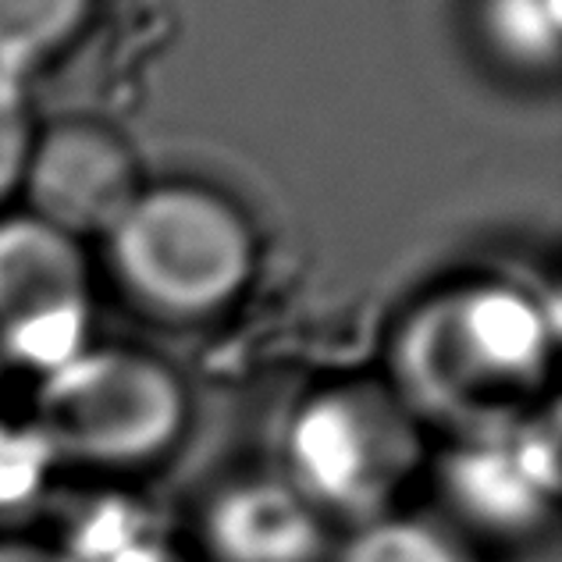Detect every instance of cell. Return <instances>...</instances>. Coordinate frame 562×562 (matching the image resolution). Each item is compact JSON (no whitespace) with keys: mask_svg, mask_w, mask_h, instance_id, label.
I'll return each mask as SVG.
<instances>
[{"mask_svg":"<svg viewBox=\"0 0 562 562\" xmlns=\"http://www.w3.org/2000/svg\"><path fill=\"white\" fill-rule=\"evenodd\" d=\"M168 562H200V559L189 552V544H179V549L168 555Z\"/></svg>","mask_w":562,"mask_h":562,"instance_id":"cell-16","label":"cell"},{"mask_svg":"<svg viewBox=\"0 0 562 562\" xmlns=\"http://www.w3.org/2000/svg\"><path fill=\"white\" fill-rule=\"evenodd\" d=\"M29 420L61 470H82L100 484H132L182 446L189 392L150 352L86 346L40 378Z\"/></svg>","mask_w":562,"mask_h":562,"instance_id":"cell-3","label":"cell"},{"mask_svg":"<svg viewBox=\"0 0 562 562\" xmlns=\"http://www.w3.org/2000/svg\"><path fill=\"white\" fill-rule=\"evenodd\" d=\"M33 143L36 132L33 114H29L25 86L19 79L0 76V203L22 186Z\"/></svg>","mask_w":562,"mask_h":562,"instance_id":"cell-14","label":"cell"},{"mask_svg":"<svg viewBox=\"0 0 562 562\" xmlns=\"http://www.w3.org/2000/svg\"><path fill=\"white\" fill-rule=\"evenodd\" d=\"M90 310L79 239L33 214L0 221V363L57 371L90 346Z\"/></svg>","mask_w":562,"mask_h":562,"instance_id":"cell-6","label":"cell"},{"mask_svg":"<svg viewBox=\"0 0 562 562\" xmlns=\"http://www.w3.org/2000/svg\"><path fill=\"white\" fill-rule=\"evenodd\" d=\"M108 239L122 285L171 317L214 314L254 274L243 214L196 186L143 189Z\"/></svg>","mask_w":562,"mask_h":562,"instance_id":"cell-4","label":"cell"},{"mask_svg":"<svg viewBox=\"0 0 562 562\" xmlns=\"http://www.w3.org/2000/svg\"><path fill=\"white\" fill-rule=\"evenodd\" d=\"M93 0H0V76H25L65 50L90 19Z\"/></svg>","mask_w":562,"mask_h":562,"instance_id":"cell-11","label":"cell"},{"mask_svg":"<svg viewBox=\"0 0 562 562\" xmlns=\"http://www.w3.org/2000/svg\"><path fill=\"white\" fill-rule=\"evenodd\" d=\"M424 431L389 381H331L289 413L274 470L335 530H349L406 509L431 460Z\"/></svg>","mask_w":562,"mask_h":562,"instance_id":"cell-2","label":"cell"},{"mask_svg":"<svg viewBox=\"0 0 562 562\" xmlns=\"http://www.w3.org/2000/svg\"><path fill=\"white\" fill-rule=\"evenodd\" d=\"M61 463L33 420L0 417V520H22L54 498Z\"/></svg>","mask_w":562,"mask_h":562,"instance_id":"cell-12","label":"cell"},{"mask_svg":"<svg viewBox=\"0 0 562 562\" xmlns=\"http://www.w3.org/2000/svg\"><path fill=\"white\" fill-rule=\"evenodd\" d=\"M484 25L516 65H552L559 54V0H484Z\"/></svg>","mask_w":562,"mask_h":562,"instance_id":"cell-13","label":"cell"},{"mask_svg":"<svg viewBox=\"0 0 562 562\" xmlns=\"http://www.w3.org/2000/svg\"><path fill=\"white\" fill-rule=\"evenodd\" d=\"M555 324L513 285H467L424 303L395 338L392 389L424 427L481 431L541 409Z\"/></svg>","mask_w":562,"mask_h":562,"instance_id":"cell-1","label":"cell"},{"mask_svg":"<svg viewBox=\"0 0 562 562\" xmlns=\"http://www.w3.org/2000/svg\"><path fill=\"white\" fill-rule=\"evenodd\" d=\"M328 562H487V555L431 509H395L338 530Z\"/></svg>","mask_w":562,"mask_h":562,"instance_id":"cell-10","label":"cell"},{"mask_svg":"<svg viewBox=\"0 0 562 562\" xmlns=\"http://www.w3.org/2000/svg\"><path fill=\"white\" fill-rule=\"evenodd\" d=\"M338 530L278 470L228 473L192 516L200 562H328Z\"/></svg>","mask_w":562,"mask_h":562,"instance_id":"cell-7","label":"cell"},{"mask_svg":"<svg viewBox=\"0 0 562 562\" xmlns=\"http://www.w3.org/2000/svg\"><path fill=\"white\" fill-rule=\"evenodd\" d=\"M559 435L552 413H527L481 431L449 435L431 452L424 484L435 516L484 555L530 549L552 535L559 516Z\"/></svg>","mask_w":562,"mask_h":562,"instance_id":"cell-5","label":"cell"},{"mask_svg":"<svg viewBox=\"0 0 562 562\" xmlns=\"http://www.w3.org/2000/svg\"><path fill=\"white\" fill-rule=\"evenodd\" d=\"M50 544L61 562H168L182 541L136 484H100L65 509Z\"/></svg>","mask_w":562,"mask_h":562,"instance_id":"cell-9","label":"cell"},{"mask_svg":"<svg viewBox=\"0 0 562 562\" xmlns=\"http://www.w3.org/2000/svg\"><path fill=\"white\" fill-rule=\"evenodd\" d=\"M22 189H29L33 217L71 239H108L143 192L125 143L97 125H61L36 139Z\"/></svg>","mask_w":562,"mask_h":562,"instance_id":"cell-8","label":"cell"},{"mask_svg":"<svg viewBox=\"0 0 562 562\" xmlns=\"http://www.w3.org/2000/svg\"><path fill=\"white\" fill-rule=\"evenodd\" d=\"M0 562H61L50 538H33L22 530H0Z\"/></svg>","mask_w":562,"mask_h":562,"instance_id":"cell-15","label":"cell"}]
</instances>
